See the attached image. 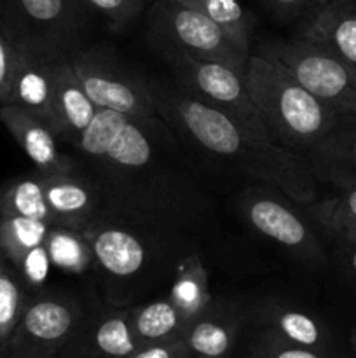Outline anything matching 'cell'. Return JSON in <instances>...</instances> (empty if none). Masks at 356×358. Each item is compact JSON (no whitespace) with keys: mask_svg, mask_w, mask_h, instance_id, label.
Instances as JSON below:
<instances>
[{"mask_svg":"<svg viewBox=\"0 0 356 358\" xmlns=\"http://www.w3.org/2000/svg\"><path fill=\"white\" fill-rule=\"evenodd\" d=\"M157 115L195 161L213 170L278 189L297 205L318 199V182L302 156L195 98L175 80H152Z\"/></svg>","mask_w":356,"mask_h":358,"instance_id":"cell-2","label":"cell"},{"mask_svg":"<svg viewBox=\"0 0 356 358\" xmlns=\"http://www.w3.org/2000/svg\"><path fill=\"white\" fill-rule=\"evenodd\" d=\"M194 9L201 10L216 27L222 28L230 41L241 49L250 52L251 31H253V17L250 16L239 0H184Z\"/></svg>","mask_w":356,"mask_h":358,"instance_id":"cell-27","label":"cell"},{"mask_svg":"<svg viewBox=\"0 0 356 358\" xmlns=\"http://www.w3.org/2000/svg\"><path fill=\"white\" fill-rule=\"evenodd\" d=\"M51 224L16 215H0V254L16 266L27 254L47 240Z\"/></svg>","mask_w":356,"mask_h":358,"instance_id":"cell-26","label":"cell"},{"mask_svg":"<svg viewBox=\"0 0 356 358\" xmlns=\"http://www.w3.org/2000/svg\"><path fill=\"white\" fill-rule=\"evenodd\" d=\"M276 192L278 189L264 184L244 187L237 198L241 215L251 229L278 243L297 259L307 264L323 266L327 262V252L318 234Z\"/></svg>","mask_w":356,"mask_h":358,"instance_id":"cell-10","label":"cell"},{"mask_svg":"<svg viewBox=\"0 0 356 358\" xmlns=\"http://www.w3.org/2000/svg\"><path fill=\"white\" fill-rule=\"evenodd\" d=\"M58 62V59H56ZM31 52L17 51V65L14 72L7 105H16L47 122L56 131L54 108V63ZM58 135V133H56Z\"/></svg>","mask_w":356,"mask_h":358,"instance_id":"cell-15","label":"cell"},{"mask_svg":"<svg viewBox=\"0 0 356 358\" xmlns=\"http://www.w3.org/2000/svg\"><path fill=\"white\" fill-rule=\"evenodd\" d=\"M17 65V49L0 30V108L7 105L14 72Z\"/></svg>","mask_w":356,"mask_h":358,"instance_id":"cell-31","label":"cell"},{"mask_svg":"<svg viewBox=\"0 0 356 358\" xmlns=\"http://www.w3.org/2000/svg\"><path fill=\"white\" fill-rule=\"evenodd\" d=\"M79 0H0V30L17 51L56 62L80 49Z\"/></svg>","mask_w":356,"mask_h":358,"instance_id":"cell-5","label":"cell"},{"mask_svg":"<svg viewBox=\"0 0 356 358\" xmlns=\"http://www.w3.org/2000/svg\"><path fill=\"white\" fill-rule=\"evenodd\" d=\"M42 177L54 226L82 231L103 210L100 187L79 163L73 170Z\"/></svg>","mask_w":356,"mask_h":358,"instance_id":"cell-12","label":"cell"},{"mask_svg":"<svg viewBox=\"0 0 356 358\" xmlns=\"http://www.w3.org/2000/svg\"><path fill=\"white\" fill-rule=\"evenodd\" d=\"M27 290L13 264L0 254V358L7 357L10 338L30 299Z\"/></svg>","mask_w":356,"mask_h":358,"instance_id":"cell-25","label":"cell"},{"mask_svg":"<svg viewBox=\"0 0 356 358\" xmlns=\"http://www.w3.org/2000/svg\"><path fill=\"white\" fill-rule=\"evenodd\" d=\"M168 296L191 318H198L212 306L213 299L208 289V271L195 252L180 261L173 273Z\"/></svg>","mask_w":356,"mask_h":358,"instance_id":"cell-22","label":"cell"},{"mask_svg":"<svg viewBox=\"0 0 356 358\" xmlns=\"http://www.w3.org/2000/svg\"><path fill=\"white\" fill-rule=\"evenodd\" d=\"M300 156L316 182L334 185L337 191L356 187V115H339L334 126Z\"/></svg>","mask_w":356,"mask_h":358,"instance_id":"cell-13","label":"cell"},{"mask_svg":"<svg viewBox=\"0 0 356 358\" xmlns=\"http://www.w3.org/2000/svg\"><path fill=\"white\" fill-rule=\"evenodd\" d=\"M86 10L100 14L112 27L124 28L143 10L145 0H80Z\"/></svg>","mask_w":356,"mask_h":358,"instance_id":"cell-29","label":"cell"},{"mask_svg":"<svg viewBox=\"0 0 356 358\" xmlns=\"http://www.w3.org/2000/svg\"><path fill=\"white\" fill-rule=\"evenodd\" d=\"M244 80L269 138L297 154L314 145L341 115L262 52L250 55Z\"/></svg>","mask_w":356,"mask_h":358,"instance_id":"cell-4","label":"cell"},{"mask_svg":"<svg viewBox=\"0 0 356 358\" xmlns=\"http://www.w3.org/2000/svg\"><path fill=\"white\" fill-rule=\"evenodd\" d=\"M274 13L288 17L313 16L314 13L327 6L332 0H264Z\"/></svg>","mask_w":356,"mask_h":358,"instance_id":"cell-33","label":"cell"},{"mask_svg":"<svg viewBox=\"0 0 356 358\" xmlns=\"http://www.w3.org/2000/svg\"><path fill=\"white\" fill-rule=\"evenodd\" d=\"M84 318L82 304L61 294L28 299L6 358H52L66 348Z\"/></svg>","mask_w":356,"mask_h":358,"instance_id":"cell-11","label":"cell"},{"mask_svg":"<svg viewBox=\"0 0 356 358\" xmlns=\"http://www.w3.org/2000/svg\"><path fill=\"white\" fill-rule=\"evenodd\" d=\"M80 233L89 245L93 266L117 294L135 292L142 283L173 276L181 259L192 254V240L105 210Z\"/></svg>","mask_w":356,"mask_h":358,"instance_id":"cell-3","label":"cell"},{"mask_svg":"<svg viewBox=\"0 0 356 358\" xmlns=\"http://www.w3.org/2000/svg\"><path fill=\"white\" fill-rule=\"evenodd\" d=\"M129 322L136 339L143 346L181 338L191 318L166 296L142 306H129Z\"/></svg>","mask_w":356,"mask_h":358,"instance_id":"cell-20","label":"cell"},{"mask_svg":"<svg viewBox=\"0 0 356 358\" xmlns=\"http://www.w3.org/2000/svg\"><path fill=\"white\" fill-rule=\"evenodd\" d=\"M342 114H355L356 115V91L351 94V98L348 100V103L342 108Z\"/></svg>","mask_w":356,"mask_h":358,"instance_id":"cell-35","label":"cell"},{"mask_svg":"<svg viewBox=\"0 0 356 358\" xmlns=\"http://www.w3.org/2000/svg\"><path fill=\"white\" fill-rule=\"evenodd\" d=\"M0 122L13 135L38 173L51 175L68 171L77 166V159L59 149V136L54 129L37 115L16 107L3 105L0 108Z\"/></svg>","mask_w":356,"mask_h":358,"instance_id":"cell-14","label":"cell"},{"mask_svg":"<svg viewBox=\"0 0 356 358\" xmlns=\"http://www.w3.org/2000/svg\"><path fill=\"white\" fill-rule=\"evenodd\" d=\"M251 358H258V357H257V353H253V355H251Z\"/></svg>","mask_w":356,"mask_h":358,"instance_id":"cell-37","label":"cell"},{"mask_svg":"<svg viewBox=\"0 0 356 358\" xmlns=\"http://www.w3.org/2000/svg\"><path fill=\"white\" fill-rule=\"evenodd\" d=\"M258 320L267 325L269 332L279 336L292 345L325 352L328 332L325 325L313 315L285 304L269 303L258 311Z\"/></svg>","mask_w":356,"mask_h":358,"instance_id":"cell-21","label":"cell"},{"mask_svg":"<svg viewBox=\"0 0 356 358\" xmlns=\"http://www.w3.org/2000/svg\"><path fill=\"white\" fill-rule=\"evenodd\" d=\"M258 52L276 59L297 83L341 114L356 91V70L300 35L290 41L267 42Z\"/></svg>","mask_w":356,"mask_h":358,"instance_id":"cell-9","label":"cell"},{"mask_svg":"<svg viewBox=\"0 0 356 358\" xmlns=\"http://www.w3.org/2000/svg\"><path fill=\"white\" fill-rule=\"evenodd\" d=\"M51 264L63 271L80 275L93 266L89 245L80 231L63 226H51L45 240Z\"/></svg>","mask_w":356,"mask_h":358,"instance_id":"cell-28","label":"cell"},{"mask_svg":"<svg viewBox=\"0 0 356 358\" xmlns=\"http://www.w3.org/2000/svg\"><path fill=\"white\" fill-rule=\"evenodd\" d=\"M79 2H80V0H79Z\"/></svg>","mask_w":356,"mask_h":358,"instance_id":"cell-39","label":"cell"},{"mask_svg":"<svg viewBox=\"0 0 356 358\" xmlns=\"http://www.w3.org/2000/svg\"><path fill=\"white\" fill-rule=\"evenodd\" d=\"M299 35L356 70V0L328 2L307 17Z\"/></svg>","mask_w":356,"mask_h":358,"instance_id":"cell-16","label":"cell"},{"mask_svg":"<svg viewBox=\"0 0 356 358\" xmlns=\"http://www.w3.org/2000/svg\"><path fill=\"white\" fill-rule=\"evenodd\" d=\"M239 331V315L225 304L212 306L191 322L181 339L188 352L198 357L225 358Z\"/></svg>","mask_w":356,"mask_h":358,"instance_id":"cell-18","label":"cell"},{"mask_svg":"<svg viewBox=\"0 0 356 358\" xmlns=\"http://www.w3.org/2000/svg\"><path fill=\"white\" fill-rule=\"evenodd\" d=\"M309 215L321 231L339 243L356 241V187L341 189L339 194L307 205Z\"/></svg>","mask_w":356,"mask_h":358,"instance_id":"cell-24","label":"cell"},{"mask_svg":"<svg viewBox=\"0 0 356 358\" xmlns=\"http://www.w3.org/2000/svg\"><path fill=\"white\" fill-rule=\"evenodd\" d=\"M175 73V83L195 98L220 108L267 136L260 112L248 91L244 73L225 63L195 58L184 52H163Z\"/></svg>","mask_w":356,"mask_h":358,"instance_id":"cell-8","label":"cell"},{"mask_svg":"<svg viewBox=\"0 0 356 358\" xmlns=\"http://www.w3.org/2000/svg\"><path fill=\"white\" fill-rule=\"evenodd\" d=\"M191 355L187 345L181 338L163 343H150L143 345L131 353L128 358H187Z\"/></svg>","mask_w":356,"mask_h":358,"instance_id":"cell-32","label":"cell"},{"mask_svg":"<svg viewBox=\"0 0 356 358\" xmlns=\"http://www.w3.org/2000/svg\"><path fill=\"white\" fill-rule=\"evenodd\" d=\"M255 353H257L258 358H330L321 350L292 345V343L285 341V339L269 331Z\"/></svg>","mask_w":356,"mask_h":358,"instance_id":"cell-30","label":"cell"},{"mask_svg":"<svg viewBox=\"0 0 356 358\" xmlns=\"http://www.w3.org/2000/svg\"><path fill=\"white\" fill-rule=\"evenodd\" d=\"M195 358H206V357H195Z\"/></svg>","mask_w":356,"mask_h":358,"instance_id":"cell-38","label":"cell"},{"mask_svg":"<svg viewBox=\"0 0 356 358\" xmlns=\"http://www.w3.org/2000/svg\"><path fill=\"white\" fill-rule=\"evenodd\" d=\"M351 343H353V348H355V352H356V332L351 336Z\"/></svg>","mask_w":356,"mask_h":358,"instance_id":"cell-36","label":"cell"},{"mask_svg":"<svg viewBox=\"0 0 356 358\" xmlns=\"http://www.w3.org/2000/svg\"><path fill=\"white\" fill-rule=\"evenodd\" d=\"M0 215L27 217L54 226L52 213L45 201L42 173L35 171L3 184L0 187Z\"/></svg>","mask_w":356,"mask_h":358,"instance_id":"cell-23","label":"cell"},{"mask_svg":"<svg viewBox=\"0 0 356 358\" xmlns=\"http://www.w3.org/2000/svg\"><path fill=\"white\" fill-rule=\"evenodd\" d=\"M68 58L98 110L119 112L131 117L157 115L152 80L119 63L107 49H77Z\"/></svg>","mask_w":356,"mask_h":358,"instance_id":"cell-7","label":"cell"},{"mask_svg":"<svg viewBox=\"0 0 356 358\" xmlns=\"http://www.w3.org/2000/svg\"><path fill=\"white\" fill-rule=\"evenodd\" d=\"M70 145L100 187L105 212L187 240L215 220L216 203L195 159L159 115L98 110Z\"/></svg>","mask_w":356,"mask_h":358,"instance_id":"cell-1","label":"cell"},{"mask_svg":"<svg viewBox=\"0 0 356 358\" xmlns=\"http://www.w3.org/2000/svg\"><path fill=\"white\" fill-rule=\"evenodd\" d=\"M77 332L100 358H128L142 346L129 322V308H112L93 318L84 315Z\"/></svg>","mask_w":356,"mask_h":358,"instance_id":"cell-19","label":"cell"},{"mask_svg":"<svg viewBox=\"0 0 356 358\" xmlns=\"http://www.w3.org/2000/svg\"><path fill=\"white\" fill-rule=\"evenodd\" d=\"M149 30L163 52L213 59L243 73L246 69L250 55L241 51L222 28L184 0H152Z\"/></svg>","mask_w":356,"mask_h":358,"instance_id":"cell-6","label":"cell"},{"mask_svg":"<svg viewBox=\"0 0 356 358\" xmlns=\"http://www.w3.org/2000/svg\"><path fill=\"white\" fill-rule=\"evenodd\" d=\"M56 133L61 142H73L86 131L98 107L84 91L68 56L54 63Z\"/></svg>","mask_w":356,"mask_h":358,"instance_id":"cell-17","label":"cell"},{"mask_svg":"<svg viewBox=\"0 0 356 358\" xmlns=\"http://www.w3.org/2000/svg\"><path fill=\"white\" fill-rule=\"evenodd\" d=\"M339 245L342 248V261H344L346 269L353 282L356 283V241H346V243Z\"/></svg>","mask_w":356,"mask_h":358,"instance_id":"cell-34","label":"cell"}]
</instances>
